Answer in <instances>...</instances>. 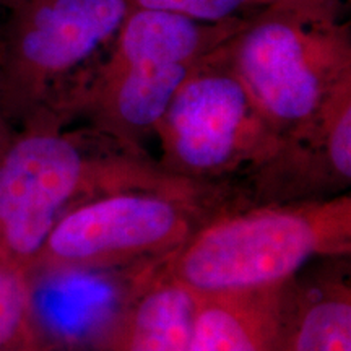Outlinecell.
Segmentation results:
<instances>
[{
  "label": "cell",
  "mask_w": 351,
  "mask_h": 351,
  "mask_svg": "<svg viewBox=\"0 0 351 351\" xmlns=\"http://www.w3.org/2000/svg\"><path fill=\"white\" fill-rule=\"evenodd\" d=\"M254 13L226 41L232 69L276 134L301 138L351 80L343 0L270 3Z\"/></svg>",
  "instance_id": "obj_3"
},
{
  "label": "cell",
  "mask_w": 351,
  "mask_h": 351,
  "mask_svg": "<svg viewBox=\"0 0 351 351\" xmlns=\"http://www.w3.org/2000/svg\"><path fill=\"white\" fill-rule=\"evenodd\" d=\"M3 2V0H0V3H2Z\"/></svg>",
  "instance_id": "obj_15"
},
{
  "label": "cell",
  "mask_w": 351,
  "mask_h": 351,
  "mask_svg": "<svg viewBox=\"0 0 351 351\" xmlns=\"http://www.w3.org/2000/svg\"><path fill=\"white\" fill-rule=\"evenodd\" d=\"M10 137H12V135L8 134L7 121L3 119L2 116H0V152H2V148L8 143V140H10Z\"/></svg>",
  "instance_id": "obj_13"
},
{
  "label": "cell",
  "mask_w": 351,
  "mask_h": 351,
  "mask_svg": "<svg viewBox=\"0 0 351 351\" xmlns=\"http://www.w3.org/2000/svg\"><path fill=\"white\" fill-rule=\"evenodd\" d=\"M287 287L258 293L194 295L191 351H269L267 339L282 326Z\"/></svg>",
  "instance_id": "obj_8"
},
{
  "label": "cell",
  "mask_w": 351,
  "mask_h": 351,
  "mask_svg": "<svg viewBox=\"0 0 351 351\" xmlns=\"http://www.w3.org/2000/svg\"><path fill=\"white\" fill-rule=\"evenodd\" d=\"M280 2H327V0H258V7H265L270 5V3Z\"/></svg>",
  "instance_id": "obj_14"
},
{
  "label": "cell",
  "mask_w": 351,
  "mask_h": 351,
  "mask_svg": "<svg viewBox=\"0 0 351 351\" xmlns=\"http://www.w3.org/2000/svg\"><path fill=\"white\" fill-rule=\"evenodd\" d=\"M29 309L21 269L0 254V351L19 335Z\"/></svg>",
  "instance_id": "obj_12"
},
{
  "label": "cell",
  "mask_w": 351,
  "mask_h": 351,
  "mask_svg": "<svg viewBox=\"0 0 351 351\" xmlns=\"http://www.w3.org/2000/svg\"><path fill=\"white\" fill-rule=\"evenodd\" d=\"M207 192L130 189L91 197L57 219L38 261L67 271L165 261L213 217L205 213Z\"/></svg>",
  "instance_id": "obj_7"
},
{
  "label": "cell",
  "mask_w": 351,
  "mask_h": 351,
  "mask_svg": "<svg viewBox=\"0 0 351 351\" xmlns=\"http://www.w3.org/2000/svg\"><path fill=\"white\" fill-rule=\"evenodd\" d=\"M195 300L163 269L152 271L122 307L124 351H191Z\"/></svg>",
  "instance_id": "obj_9"
},
{
  "label": "cell",
  "mask_w": 351,
  "mask_h": 351,
  "mask_svg": "<svg viewBox=\"0 0 351 351\" xmlns=\"http://www.w3.org/2000/svg\"><path fill=\"white\" fill-rule=\"evenodd\" d=\"M65 121L49 111L34 114L0 152V254L19 269L36 261L73 199L130 189H200L93 127L62 132Z\"/></svg>",
  "instance_id": "obj_1"
},
{
  "label": "cell",
  "mask_w": 351,
  "mask_h": 351,
  "mask_svg": "<svg viewBox=\"0 0 351 351\" xmlns=\"http://www.w3.org/2000/svg\"><path fill=\"white\" fill-rule=\"evenodd\" d=\"M132 10L168 12L186 19L219 23L243 16L241 13L257 10L258 0H127Z\"/></svg>",
  "instance_id": "obj_11"
},
{
  "label": "cell",
  "mask_w": 351,
  "mask_h": 351,
  "mask_svg": "<svg viewBox=\"0 0 351 351\" xmlns=\"http://www.w3.org/2000/svg\"><path fill=\"white\" fill-rule=\"evenodd\" d=\"M160 166L199 184L258 169L283 145L228 56L226 41L202 57L156 129Z\"/></svg>",
  "instance_id": "obj_6"
},
{
  "label": "cell",
  "mask_w": 351,
  "mask_h": 351,
  "mask_svg": "<svg viewBox=\"0 0 351 351\" xmlns=\"http://www.w3.org/2000/svg\"><path fill=\"white\" fill-rule=\"evenodd\" d=\"M351 199H319L213 215L163 262L192 295L274 291L307 263L350 256Z\"/></svg>",
  "instance_id": "obj_2"
},
{
  "label": "cell",
  "mask_w": 351,
  "mask_h": 351,
  "mask_svg": "<svg viewBox=\"0 0 351 351\" xmlns=\"http://www.w3.org/2000/svg\"><path fill=\"white\" fill-rule=\"evenodd\" d=\"M293 283V282H291ZM291 351H351V291L343 283L293 295Z\"/></svg>",
  "instance_id": "obj_10"
},
{
  "label": "cell",
  "mask_w": 351,
  "mask_h": 351,
  "mask_svg": "<svg viewBox=\"0 0 351 351\" xmlns=\"http://www.w3.org/2000/svg\"><path fill=\"white\" fill-rule=\"evenodd\" d=\"M130 10L127 0H3L0 116L72 117Z\"/></svg>",
  "instance_id": "obj_4"
},
{
  "label": "cell",
  "mask_w": 351,
  "mask_h": 351,
  "mask_svg": "<svg viewBox=\"0 0 351 351\" xmlns=\"http://www.w3.org/2000/svg\"><path fill=\"white\" fill-rule=\"evenodd\" d=\"M247 16L204 23L168 12L130 10L108 59L78 99L73 117L142 152L176 91L202 57L236 34Z\"/></svg>",
  "instance_id": "obj_5"
}]
</instances>
